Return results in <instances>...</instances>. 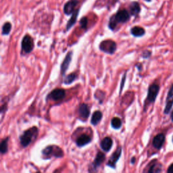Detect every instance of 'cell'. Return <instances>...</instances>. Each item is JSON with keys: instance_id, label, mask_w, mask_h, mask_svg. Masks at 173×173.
<instances>
[{"instance_id": "10", "label": "cell", "mask_w": 173, "mask_h": 173, "mask_svg": "<svg viewBox=\"0 0 173 173\" xmlns=\"http://www.w3.org/2000/svg\"><path fill=\"white\" fill-rule=\"evenodd\" d=\"M72 54H73L72 51H69V52H68V54H66L64 60V61L62 63L61 66H60V71H61V74L63 77L65 75L66 72L68 70L70 64H71L72 61Z\"/></svg>"}, {"instance_id": "25", "label": "cell", "mask_w": 173, "mask_h": 173, "mask_svg": "<svg viewBox=\"0 0 173 173\" xmlns=\"http://www.w3.org/2000/svg\"><path fill=\"white\" fill-rule=\"evenodd\" d=\"M12 29V25L10 22H5L2 26V35H9Z\"/></svg>"}, {"instance_id": "27", "label": "cell", "mask_w": 173, "mask_h": 173, "mask_svg": "<svg viewBox=\"0 0 173 173\" xmlns=\"http://www.w3.org/2000/svg\"><path fill=\"white\" fill-rule=\"evenodd\" d=\"M151 51L146 50V51H144V52H143L142 56H143V57H144V58H148V57L151 56Z\"/></svg>"}, {"instance_id": "4", "label": "cell", "mask_w": 173, "mask_h": 173, "mask_svg": "<svg viewBox=\"0 0 173 173\" xmlns=\"http://www.w3.org/2000/svg\"><path fill=\"white\" fill-rule=\"evenodd\" d=\"M99 50L103 52L108 54H114L116 50V43L114 41L107 39L102 41L99 44Z\"/></svg>"}, {"instance_id": "26", "label": "cell", "mask_w": 173, "mask_h": 173, "mask_svg": "<svg viewBox=\"0 0 173 173\" xmlns=\"http://www.w3.org/2000/svg\"><path fill=\"white\" fill-rule=\"evenodd\" d=\"M87 24H88V19L86 17H83V19L80 20V25L81 26L82 29H87Z\"/></svg>"}, {"instance_id": "28", "label": "cell", "mask_w": 173, "mask_h": 173, "mask_svg": "<svg viewBox=\"0 0 173 173\" xmlns=\"http://www.w3.org/2000/svg\"><path fill=\"white\" fill-rule=\"evenodd\" d=\"M125 78H126V73L124 74L123 77V79H122V82H121V85H120V93L122 92V90L123 89V87H124V83H125Z\"/></svg>"}, {"instance_id": "19", "label": "cell", "mask_w": 173, "mask_h": 173, "mask_svg": "<svg viewBox=\"0 0 173 173\" xmlns=\"http://www.w3.org/2000/svg\"><path fill=\"white\" fill-rule=\"evenodd\" d=\"M78 12H79V10H75L73 13H72L71 19L68 20L67 25H66V31H68V30L71 28H72V26L75 24L76 21H77V19L78 15Z\"/></svg>"}, {"instance_id": "22", "label": "cell", "mask_w": 173, "mask_h": 173, "mask_svg": "<svg viewBox=\"0 0 173 173\" xmlns=\"http://www.w3.org/2000/svg\"><path fill=\"white\" fill-rule=\"evenodd\" d=\"M111 126L114 129H120L122 126V121L118 117H114L111 120Z\"/></svg>"}, {"instance_id": "20", "label": "cell", "mask_w": 173, "mask_h": 173, "mask_svg": "<svg viewBox=\"0 0 173 173\" xmlns=\"http://www.w3.org/2000/svg\"><path fill=\"white\" fill-rule=\"evenodd\" d=\"M8 140L9 137H7L4 139H3L0 144V151L2 154H5L8 152Z\"/></svg>"}, {"instance_id": "12", "label": "cell", "mask_w": 173, "mask_h": 173, "mask_svg": "<svg viewBox=\"0 0 173 173\" xmlns=\"http://www.w3.org/2000/svg\"><path fill=\"white\" fill-rule=\"evenodd\" d=\"M78 113L80 117L83 119H87L90 115V109L89 106L85 103L80 104L78 109Z\"/></svg>"}, {"instance_id": "17", "label": "cell", "mask_w": 173, "mask_h": 173, "mask_svg": "<svg viewBox=\"0 0 173 173\" xmlns=\"http://www.w3.org/2000/svg\"><path fill=\"white\" fill-rule=\"evenodd\" d=\"M103 116L102 112L100 110H97L93 112L92 115V120H91V123L93 124V126H96L100 121L102 120V118Z\"/></svg>"}, {"instance_id": "2", "label": "cell", "mask_w": 173, "mask_h": 173, "mask_svg": "<svg viewBox=\"0 0 173 173\" xmlns=\"http://www.w3.org/2000/svg\"><path fill=\"white\" fill-rule=\"evenodd\" d=\"M130 19V14L126 10H121L112 16L109 22V28L111 30H114L118 23L126 22Z\"/></svg>"}, {"instance_id": "9", "label": "cell", "mask_w": 173, "mask_h": 173, "mask_svg": "<svg viewBox=\"0 0 173 173\" xmlns=\"http://www.w3.org/2000/svg\"><path fill=\"white\" fill-rule=\"evenodd\" d=\"M66 96V90L61 88L54 89L51 91L50 94L47 96V99H52L54 101H59V100L63 99Z\"/></svg>"}, {"instance_id": "18", "label": "cell", "mask_w": 173, "mask_h": 173, "mask_svg": "<svg viewBox=\"0 0 173 173\" xmlns=\"http://www.w3.org/2000/svg\"><path fill=\"white\" fill-rule=\"evenodd\" d=\"M130 33H131L134 37H142L143 35H144L145 31V29L144 28H142V27L134 26L133 27L131 30H130Z\"/></svg>"}, {"instance_id": "16", "label": "cell", "mask_w": 173, "mask_h": 173, "mask_svg": "<svg viewBox=\"0 0 173 173\" xmlns=\"http://www.w3.org/2000/svg\"><path fill=\"white\" fill-rule=\"evenodd\" d=\"M112 145H113V141L110 137H106L103 139L100 143V146H101L102 150L106 151V152L111 150Z\"/></svg>"}, {"instance_id": "1", "label": "cell", "mask_w": 173, "mask_h": 173, "mask_svg": "<svg viewBox=\"0 0 173 173\" xmlns=\"http://www.w3.org/2000/svg\"><path fill=\"white\" fill-rule=\"evenodd\" d=\"M39 133V129L37 126H33L31 128L24 131L20 137V142L23 147L29 146L30 144L37 138Z\"/></svg>"}, {"instance_id": "15", "label": "cell", "mask_w": 173, "mask_h": 173, "mask_svg": "<svg viewBox=\"0 0 173 173\" xmlns=\"http://www.w3.org/2000/svg\"><path fill=\"white\" fill-rule=\"evenodd\" d=\"M78 2L77 0H71L64 5V12L66 15L72 14V13L75 11V8L78 4Z\"/></svg>"}, {"instance_id": "8", "label": "cell", "mask_w": 173, "mask_h": 173, "mask_svg": "<svg viewBox=\"0 0 173 173\" xmlns=\"http://www.w3.org/2000/svg\"><path fill=\"white\" fill-rule=\"evenodd\" d=\"M121 154H122V147L118 146L116 151L111 155V156L110 158H109L107 164L106 165L109 167H110L114 169L116 168V163L118 162V160L120 159Z\"/></svg>"}, {"instance_id": "23", "label": "cell", "mask_w": 173, "mask_h": 173, "mask_svg": "<svg viewBox=\"0 0 173 173\" xmlns=\"http://www.w3.org/2000/svg\"><path fill=\"white\" fill-rule=\"evenodd\" d=\"M77 78V74H76L75 72H72L68 74L67 76H66L64 78V83L65 85H70L73 83L74 80Z\"/></svg>"}, {"instance_id": "7", "label": "cell", "mask_w": 173, "mask_h": 173, "mask_svg": "<svg viewBox=\"0 0 173 173\" xmlns=\"http://www.w3.org/2000/svg\"><path fill=\"white\" fill-rule=\"evenodd\" d=\"M105 160H106V155L104 153L101 152V151H98L96 154L95 158L94 159L93 163L92 164V166H91V167L89 168V172L98 171L99 167L104 163Z\"/></svg>"}, {"instance_id": "6", "label": "cell", "mask_w": 173, "mask_h": 173, "mask_svg": "<svg viewBox=\"0 0 173 173\" xmlns=\"http://www.w3.org/2000/svg\"><path fill=\"white\" fill-rule=\"evenodd\" d=\"M22 50L26 54H29L34 49L35 45L33 39L29 35H26L25 37H23L22 41Z\"/></svg>"}, {"instance_id": "11", "label": "cell", "mask_w": 173, "mask_h": 173, "mask_svg": "<svg viewBox=\"0 0 173 173\" xmlns=\"http://www.w3.org/2000/svg\"><path fill=\"white\" fill-rule=\"evenodd\" d=\"M173 106V85L170 88V90L166 99V106L164 109V114H168L171 111Z\"/></svg>"}, {"instance_id": "5", "label": "cell", "mask_w": 173, "mask_h": 173, "mask_svg": "<svg viewBox=\"0 0 173 173\" xmlns=\"http://www.w3.org/2000/svg\"><path fill=\"white\" fill-rule=\"evenodd\" d=\"M160 90V86L157 83H153L149 87L148 89V93L147 96V99L145 102V104L147 103H153L156 100L157 95H158V92Z\"/></svg>"}, {"instance_id": "14", "label": "cell", "mask_w": 173, "mask_h": 173, "mask_svg": "<svg viewBox=\"0 0 173 173\" xmlns=\"http://www.w3.org/2000/svg\"><path fill=\"white\" fill-rule=\"evenodd\" d=\"M92 142V137L87 134L81 135L76 140V144L78 147H83Z\"/></svg>"}, {"instance_id": "3", "label": "cell", "mask_w": 173, "mask_h": 173, "mask_svg": "<svg viewBox=\"0 0 173 173\" xmlns=\"http://www.w3.org/2000/svg\"><path fill=\"white\" fill-rule=\"evenodd\" d=\"M44 159H50L52 157H62L64 156L63 150L57 145H47L41 151Z\"/></svg>"}, {"instance_id": "30", "label": "cell", "mask_w": 173, "mask_h": 173, "mask_svg": "<svg viewBox=\"0 0 173 173\" xmlns=\"http://www.w3.org/2000/svg\"><path fill=\"white\" fill-rule=\"evenodd\" d=\"M135 160H136V159H135V157H133L131 159H130V162H131V164H134L135 162Z\"/></svg>"}, {"instance_id": "24", "label": "cell", "mask_w": 173, "mask_h": 173, "mask_svg": "<svg viewBox=\"0 0 173 173\" xmlns=\"http://www.w3.org/2000/svg\"><path fill=\"white\" fill-rule=\"evenodd\" d=\"M162 171V168H161V164L157 163H152V164L150 166L147 172L150 173L153 172H160Z\"/></svg>"}, {"instance_id": "33", "label": "cell", "mask_w": 173, "mask_h": 173, "mask_svg": "<svg viewBox=\"0 0 173 173\" xmlns=\"http://www.w3.org/2000/svg\"><path fill=\"white\" fill-rule=\"evenodd\" d=\"M172 141H173V138H172Z\"/></svg>"}, {"instance_id": "21", "label": "cell", "mask_w": 173, "mask_h": 173, "mask_svg": "<svg viewBox=\"0 0 173 173\" xmlns=\"http://www.w3.org/2000/svg\"><path fill=\"white\" fill-rule=\"evenodd\" d=\"M140 5L138 4L137 2H132L130 5V12L131 15H135L138 14L140 12Z\"/></svg>"}, {"instance_id": "31", "label": "cell", "mask_w": 173, "mask_h": 173, "mask_svg": "<svg viewBox=\"0 0 173 173\" xmlns=\"http://www.w3.org/2000/svg\"><path fill=\"white\" fill-rule=\"evenodd\" d=\"M171 120H172V121L173 122V110H172V112H171Z\"/></svg>"}, {"instance_id": "29", "label": "cell", "mask_w": 173, "mask_h": 173, "mask_svg": "<svg viewBox=\"0 0 173 173\" xmlns=\"http://www.w3.org/2000/svg\"><path fill=\"white\" fill-rule=\"evenodd\" d=\"M167 172L168 173H173V163L169 166V168L167 170Z\"/></svg>"}, {"instance_id": "13", "label": "cell", "mask_w": 173, "mask_h": 173, "mask_svg": "<svg viewBox=\"0 0 173 173\" xmlns=\"http://www.w3.org/2000/svg\"><path fill=\"white\" fill-rule=\"evenodd\" d=\"M165 141V136L162 133L157 135L156 137H154L152 141V145L157 150H160L162 148V145L164 144Z\"/></svg>"}, {"instance_id": "32", "label": "cell", "mask_w": 173, "mask_h": 173, "mask_svg": "<svg viewBox=\"0 0 173 173\" xmlns=\"http://www.w3.org/2000/svg\"><path fill=\"white\" fill-rule=\"evenodd\" d=\"M146 1H147V2H150L151 0H146Z\"/></svg>"}]
</instances>
